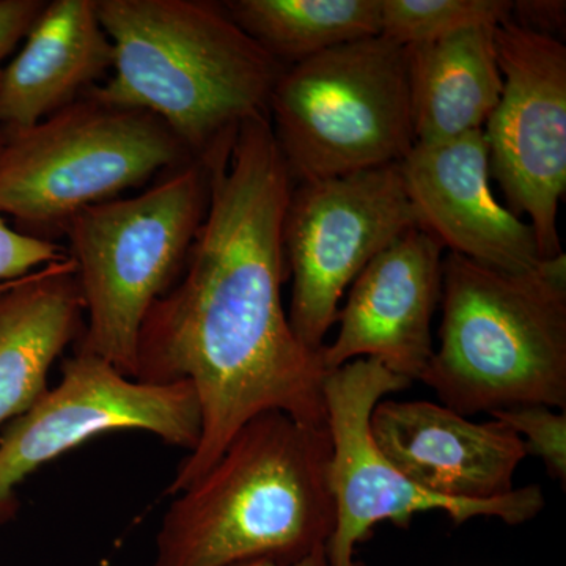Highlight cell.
Wrapping results in <instances>:
<instances>
[{
    "label": "cell",
    "instance_id": "6da1fadb",
    "mask_svg": "<svg viewBox=\"0 0 566 566\" xmlns=\"http://www.w3.org/2000/svg\"><path fill=\"white\" fill-rule=\"evenodd\" d=\"M200 161L207 212L180 277L142 323L134 376L147 385L188 381L199 401V444L178 465L170 495L207 474L262 412L327 427L322 354L301 344L282 303L293 178L270 115L248 118Z\"/></svg>",
    "mask_w": 566,
    "mask_h": 566
},
{
    "label": "cell",
    "instance_id": "7a4b0ae2",
    "mask_svg": "<svg viewBox=\"0 0 566 566\" xmlns=\"http://www.w3.org/2000/svg\"><path fill=\"white\" fill-rule=\"evenodd\" d=\"M327 427L282 411L253 417L196 483L175 494L153 566L293 565L335 526Z\"/></svg>",
    "mask_w": 566,
    "mask_h": 566
},
{
    "label": "cell",
    "instance_id": "3957f363",
    "mask_svg": "<svg viewBox=\"0 0 566 566\" xmlns=\"http://www.w3.org/2000/svg\"><path fill=\"white\" fill-rule=\"evenodd\" d=\"M112 74L99 102L161 120L200 161L241 123L268 114L285 66L208 0H96Z\"/></svg>",
    "mask_w": 566,
    "mask_h": 566
},
{
    "label": "cell",
    "instance_id": "277c9868",
    "mask_svg": "<svg viewBox=\"0 0 566 566\" xmlns=\"http://www.w3.org/2000/svg\"><path fill=\"white\" fill-rule=\"evenodd\" d=\"M439 348L419 381L458 415L566 409V255L504 273L449 252Z\"/></svg>",
    "mask_w": 566,
    "mask_h": 566
},
{
    "label": "cell",
    "instance_id": "5b68a950",
    "mask_svg": "<svg viewBox=\"0 0 566 566\" xmlns=\"http://www.w3.org/2000/svg\"><path fill=\"white\" fill-rule=\"evenodd\" d=\"M207 207V167L192 161L147 191L92 205L70 219L62 232L85 308L76 352L136 376L142 323L180 277Z\"/></svg>",
    "mask_w": 566,
    "mask_h": 566
},
{
    "label": "cell",
    "instance_id": "8992f818",
    "mask_svg": "<svg viewBox=\"0 0 566 566\" xmlns=\"http://www.w3.org/2000/svg\"><path fill=\"white\" fill-rule=\"evenodd\" d=\"M268 115L293 185L401 163L416 145L406 50L376 35L285 66Z\"/></svg>",
    "mask_w": 566,
    "mask_h": 566
},
{
    "label": "cell",
    "instance_id": "52a82bcc",
    "mask_svg": "<svg viewBox=\"0 0 566 566\" xmlns=\"http://www.w3.org/2000/svg\"><path fill=\"white\" fill-rule=\"evenodd\" d=\"M181 142L147 112L87 93L31 128L6 133L0 214L62 232L73 216L117 199L163 170L192 163Z\"/></svg>",
    "mask_w": 566,
    "mask_h": 566
},
{
    "label": "cell",
    "instance_id": "ba28073f",
    "mask_svg": "<svg viewBox=\"0 0 566 566\" xmlns=\"http://www.w3.org/2000/svg\"><path fill=\"white\" fill-rule=\"evenodd\" d=\"M411 382L375 359H356L327 371L324 401L333 442L329 476L335 504L334 532L326 545L329 566H364L354 557L356 546L382 521L406 528L417 513L442 510L458 526L479 516L517 526L545 509V494L536 485L493 501H460L420 490L401 474L376 446L370 419L382 398Z\"/></svg>",
    "mask_w": 566,
    "mask_h": 566
},
{
    "label": "cell",
    "instance_id": "9c48e42d",
    "mask_svg": "<svg viewBox=\"0 0 566 566\" xmlns=\"http://www.w3.org/2000/svg\"><path fill=\"white\" fill-rule=\"evenodd\" d=\"M415 227L419 219L401 163L294 182L283 218V251L293 277L289 319L305 348L322 352L345 290Z\"/></svg>",
    "mask_w": 566,
    "mask_h": 566
},
{
    "label": "cell",
    "instance_id": "30bf717a",
    "mask_svg": "<svg viewBox=\"0 0 566 566\" xmlns=\"http://www.w3.org/2000/svg\"><path fill=\"white\" fill-rule=\"evenodd\" d=\"M494 41L504 88L483 128L491 180L513 214L527 216L539 256L553 259L564 252L557 218L566 191V48L512 20L494 29Z\"/></svg>",
    "mask_w": 566,
    "mask_h": 566
},
{
    "label": "cell",
    "instance_id": "8fae6325",
    "mask_svg": "<svg viewBox=\"0 0 566 566\" xmlns=\"http://www.w3.org/2000/svg\"><path fill=\"white\" fill-rule=\"evenodd\" d=\"M147 431L191 453L202 417L188 381L147 385L99 357L74 352L54 389L11 420L0 438V509L36 469L93 438L114 431Z\"/></svg>",
    "mask_w": 566,
    "mask_h": 566
},
{
    "label": "cell",
    "instance_id": "7c38bea8",
    "mask_svg": "<svg viewBox=\"0 0 566 566\" xmlns=\"http://www.w3.org/2000/svg\"><path fill=\"white\" fill-rule=\"evenodd\" d=\"M442 251L433 234L415 227L364 268L338 312L337 337L319 352L326 371L375 359L409 381L422 376L434 353Z\"/></svg>",
    "mask_w": 566,
    "mask_h": 566
},
{
    "label": "cell",
    "instance_id": "4fadbf2b",
    "mask_svg": "<svg viewBox=\"0 0 566 566\" xmlns=\"http://www.w3.org/2000/svg\"><path fill=\"white\" fill-rule=\"evenodd\" d=\"M401 170L419 227L449 252L504 273L542 262L532 227L495 199L483 132L416 144Z\"/></svg>",
    "mask_w": 566,
    "mask_h": 566
},
{
    "label": "cell",
    "instance_id": "5bb4252c",
    "mask_svg": "<svg viewBox=\"0 0 566 566\" xmlns=\"http://www.w3.org/2000/svg\"><path fill=\"white\" fill-rule=\"evenodd\" d=\"M370 431L387 460L416 486L460 501L512 493L517 465L527 457L523 439L501 420L475 423L431 401L381 400Z\"/></svg>",
    "mask_w": 566,
    "mask_h": 566
},
{
    "label": "cell",
    "instance_id": "9a60e30c",
    "mask_svg": "<svg viewBox=\"0 0 566 566\" xmlns=\"http://www.w3.org/2000/svg\"><path fill=\"white\" fill-rule=\"evenodd\" d=\"M114 51L96 0H51L0 77V129L31 128L87 95Z\"/></svg>",
    "mask_w": 566,
    "mask_h": 566
},
{
    "label": "cell",
    "instance_id": "2e32d148",
    "mask_svg": "<svg viewBox=\"0 0 566 566\" xmlns=\"http://www.w3.org/2000/svg\"><path fill=\"white\" fill-rule=\"evenodd\" d=\"M84 318L71 256L0 292V424L24 415L46 394L52 364L80 340Z\"/></svg>",
    "mask_w": 566,
    "mask_h": 566
},
{
    "label": "cell",
    "instance_id": "e0dca14e",
    "mask_svg": "<svg viewBox=\"0 0 566 566\" xmlns=\"http://www.w3.org/2000/svg\"><path fill=\"white\" fill-rule=\"evenodd\" d=\"M494 29H468L405 48L416 144L483 132L504 88Z\"/></svg>",
    "mask_w": 566,
    "mask_h": 566
},
{
    "label": "cell",
    "instance_id": "ac0fdd59",
    "mask_svg": "<svg viewBox=\"0 0 566 566\" xmlns=\"http://www.w3.org/2000/svg\"><path fill=\"white\" fill-rule=\"evenodd\" d=\"M232 20L283 66L381 35V0H230Z\"/></svg>",
    "mask_w": 566,
    "mask_h": 566
},
{
    "label": "cell",
    "instance_id": "d6986e66",
    "mask_svg": "<svg viewBox=\"0 0 566 566\" xmlns=\"http://www.w3.org/2000/svg\"><path fill=\"white\" fill-rule=\"evenodd\" d=\"M512 0H381V35L403 48L512 20Z\"/></svg>",
    "mask_w": 566,
    "mask_h": 566
},
{
    "label": "cell",
    "instance_id": "ffe728a7",
    "mask_svg": "<svg viewBox=\"0 0 566 566\" xmlns=\"http://www.w3.org/2000/svg\"><path fill=\"white\" fill-rule=\"evenodd\" d=\"M543 405L516 406L491 412L524 441L526 452L542 458L547 471L556 479L566 480V412L553 411Z\"/></svg>",
    "mask_w": 566,
    "mask_h": 566
},
{
    "label": "cell",
    "instance_id": "44dd1931",
    "mask_svg": "<svg viewBox=\"0 0 566 566\" xmlns=\"http://www.w3.org/2000/svg\"><path fill=\"white\" fill-rule=\"evenodd\" d=\"M69 249L44 237L11 229L0 214V282H14L69 259Z\"/></svg>",
    "mask_w": 566,
    "mask_h": 566
},
{
    "label": "cell",
    "instance_id": "7402d4cb",
    "mask_svg": "<svg viewBox=\"0 0 566 566\" xmlns=\"http://www.w3.org/2000/svg\"><path fill=\"white\" fill-rule=\"evenodd\" d=\"M44 6L46 0H0V77L3 62L28 36Z\"/></svg>",
    "mask_w": 566,
    "mask_h": 566
},
{
    "label": "cell",
    "instance_id": "603a6c76",
    "mask_svg": "<svg viewBox=\"0 0 566 566\" xmlns=\"http://www.w3.org/2000/svg\"><path fill=\"white\" fill-rule=\"evenodd\" d=\"M512 21L527 31L557 39L565 32V0H517L513 2ZM558 40V39H557Z\"/></svg>",
    "mask_w": 566,
    "mask_h": 566
},
{
    "label": "cell",
    "instance_id": "cb8c5ba5",
    "mask_svg": "<svg viewBox=\"0 0 566 566\" xmlns=\"http://www.w3.org/2000/svg\"><path fill=\"white\" fill-rule=\"evenodd\" d=\"M237 566H329L327 565L326 558V547H322V549H316L314 554L305 557L304 560L297 562V564L293 565H281L275 564V562L271 560H256L249 562V564H241Z\"/></svg>",
    "mask_w": 566,
    "mask_h": 566
},
{
    "label": "cell",
    "instance_id": "d4e9b609",
    "mask_svg": "<svg viewBox=\"0 0 566 566\" xmlns=\"http://www.w3.org/2000/svg\"><path fill=\"white\" fill-rule=\"evenodd\" d=\"M3 142H6V132L0 129V148H2Z\"/></svg>",
    "mask_w": 566,
    "mask_h": 566
},
{
    "label": "cell",
    "instance_id": "484cf974",
    "mask_svg": "<svg viewBox=\"0 0 566 566\" xmlns=\"http://www.w3.org/2000/svg\"><path fill=\"white\" fill-rule=\"evenodd\" d=\"M11 282H7V283H0V292H3V290L7 289V286L10 285Z\"/></svg>",
    "mask_w": 566,
    "mask_h": 566
}]
</instances>
